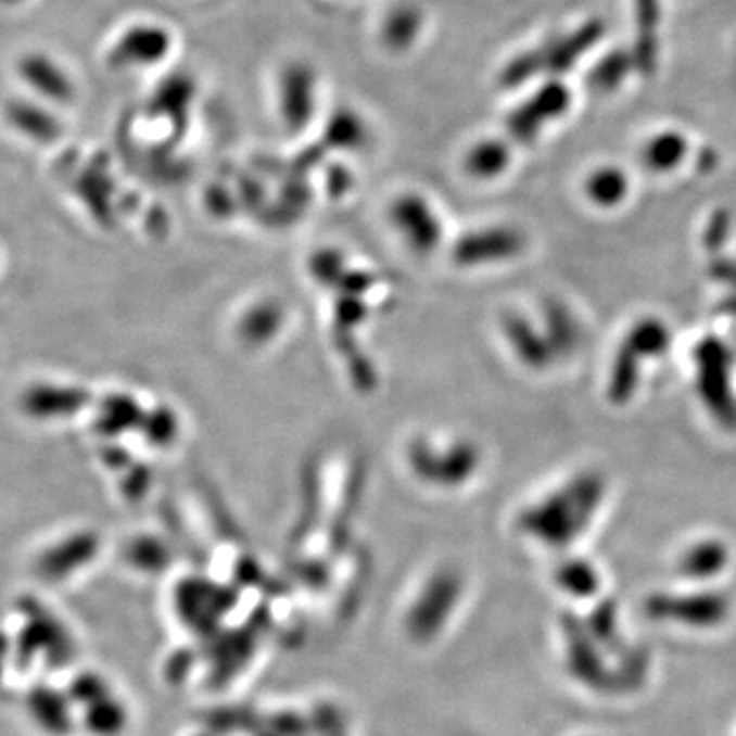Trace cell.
I'll return each instance as SVG.
<instances>
[{"label":"cell","instance_id":"6","mask_svg":"<svg viewBox=\"0 0 736 736\" xmlns=\"http://www.w3.org/2000/svg\"><path fill=\"white\" fill-rule=\"evenodd\" d=\"M173 46V37L158 25L131 27L113 48V64L119 68L152 66L164 60Z\"/></svg>","mask_w":736,"mask_h":736},{"label":"cell","instance_id":"5","mask_svg":"<svg viewBox=\"0 0 736 736\" xmlns=\"http://www.w3.org/2000/svg\"><path fill=\"white\" fill-rule=\"evenodd\" d=\"M571 106V94L561 83L538 88L532 99L518 106L508 119L509 134L522 143L536 140L546 123L562 117Z\"/></svg>","mask_w":736,"mask_h":736},{"label":"cell","instance_id":"7","mask_svg":"<svg viewBox=\"0 0 736 736\" xmlns=\"http://www.w3.org/2000/svg\"><path fill=\"white\" fill-rule=\"evenodd\" d=\"M281 111L291 127H303L316 111V74L305 64H293L281 76Z\"/></svg>","mask_w":736,"mask_h":736},{"label":"cell","instance_id":"26","mask_svg":"<svg viewBox=\"0 0 736 736\" xmlns=\"http://www.w3.org/2000/svg\"><path fill=\"white\" fill-rule=\"evenodd\" d=\"M710 275H712L716 281L726 282V284H731L733 289H736L735 261H726V258L714 261L712 266H710Z\"/></svg>","mask_w":736,"mask_h":736},{"label":"cell","instance_id":"21","mask_svg":"<svg viewBox=\"0 0 736 736\" xmlns=\"http://www.w3.org/2000/svg\"><path fill=\"white\" fill-rule=\"evenodd\" d=\"M555 581L564 594L578 597V599H589L596 596L601 585L596 567L583 559L562 561L555 571Z\"/></svg>","mask_w":736,"mask_h":736},{"label":"cell","instance_id":"20","mask_svg":"<svg viewBox=\"0 0 736 736\" xmlns=\"http://www.w3.org/2000/svg\"><path fill=\"white\" fill-rule=\"evenodd\" d=\"M629 176L616 166H604L592 173L585 182V193L599 207H616L629 194Z\"/></svg>","mask_w":736,"mask_h":736},{"label":"cell","instance_id":"10","mask_svg":"<svg viewBox=\"0 0 736 736\" xmlns=\"http://www.w3.org/2000/svg\"><path fill=\"white\" fill-rule=\"evenodd\" d=\"M601 29L604 27H601L599 21H592V23L583 25L573 36L561 39V41H555L546 48H541L544 71L562 74V72L573 68V64L578 62L579 58L587 52L601 37Z\"/></svg>","mask_w":736,"mask_h":736},{"label":"cell","instance_id":"25","mask_svg":"<svg viewBox=\"0 0 736 736\" xmlns=\"http://www.w3.org/2000/svg\"><path fill=\"white\" fill-rule=\"evenodd\" d=\"M541 71H544L543 52L541 50L518 55L516 60L509 62L506 71L502 74V85L508 88L520 87L522 83H526Z\"/></svg>","mask_w":736,"mask_h":736},{"label":"cell","instance_id":"2","mask_svg":"<svg viewBox=\"0 0 736 736\" xmlns=\"http://www.w3.org/2000/svg\"><path fill=\"white\" fill-rule=\"evenodd\" d=\"M698 393L706 409L728 430H736V395L733 391V354L728 346L708 335L694 351Z\"/></svg>","mask_w":736,"mask_h":736},{"label":"cell","instance_id":"17","mask_svg":"<svg viewBox=\"0 0 736 736\" xmlns=\"http://www.w3.org/2000/svg\"><path fill=\"white\" fill-rule=\"evenodd\" d=\"M423 15L414 4H402L389 13L383 23V41L389 50H407L411 48L421 34Z\"/></svg>","mask_w":736,"mask_h":736},{"label":"cell","instance_id":"23","mask_svg":"<svg viewBox=\"0 0 736 736\" xmlns=\"http://www.w3.org/2000/svg\"><path fill=\"white\" fill-rule=\"evenodd\" d=\"M62 706L55 698L52 689H31L27 696V712L31 720L48 731V733H58L64 726V714L60 712Z\"/></svg>","mask_w":736,"mask_h":736},{"label":"cell","instance_id":"14","mask_svg":"<svg viewBox=\"0 0 736 736\" xmlns=\"http://www.w3.org/2000/svg\"><path fill=\"white\" fill-rule=\"evenodd\" d=\"M650 650L643 645H629L613 661V696L636 694L647 684L650 673Z\"/></svg>","mask_w":736,"mask_h":736},{"label":"cell","instance_id":"22","mask_svg":"<svg viewBox=\"0 0 736 736\" xmlns=\"http://www.w3.org/2000/svg\"><path fill=\"white\" fill-rule=\"evenodd\" d=\"M509 162V148L499 140H485L477 143L467 156V168L474 176L487 178L506 170Z\"/></svg>","mask_w":736,"mask_h":736},{"label":"cell","instance_id":"13","mask_svg":"<svg viewBox=\"0 0 736 736\" xmlns=\"http://www.w3.org/2000/svg\"><path fill=\"white\" fill-rule=\"evenodd\" d=\"M544 321H546V340L553 351L559 356H569L578 351L583 332L575 316L562 305L561 301H546L544 305Z\"/></svg>","mask_w":736,"mask_h":736},{"label":"cell","instance_id":"19","mask_svg":"<svg viewBox=\"0 0 736 736\" xmlns=\"http://www.w3.org/2000/svg\"><path fill=\"white\" fill-rule=\"evenodd\" d=\"M624 344L631 346L632 351L636 352L643 360L647 358H657L663 356L669 346H671V332L667 328L665 321L657 319V317H645L640 321H636L631 328V332L626 333Z\"/></svg>","mask_w":736,"mask_h":736},{"label":"cell","instance_id":"8","mask_svg":"<svg viewBox=\"0 0 736 736\" xmlns=\"http://www.w3.org/2000/svg\"><path fill=\"white\" fill-rule=\"evenodd\" d=\"M524 250V236L511 228H495L469 236L460 245V258L465 263L504 261Z\"/></svg>","mask_w":736,"mask_h":736},{"label":"cell","instance_id":"3","mask_svg":"<svg viewBox=\"0 0 736 736\" xmlns=\"http://www.w3.org/2000/svg\"><path fill=\"white\" fill-rule=\"evenodd\" d=\"M561 634L564 663L571 677L592 691L613 696L612 663H608L606 650L597 645L592 632L587 631L585 618L578 613H562Z\"/></svg>","mask_w":736,"mask_h":736},{"label":"cell","instance_id":"24","mask_svg":"<svg viewBox=\"0 0 736 736\" xmlns=\"http://www.w3.org/2000/svg\"><path fill=\"white\" fill-rule=\"evenodd\" d=\"M632 64H634V60L629 53H608L604 60H599V64L589 74V85L599 92H610L613 88L622 85V80L631 72Z\"/></svg>","mask_w":736,"mask_h":736},{"label":"cell","instance_id":"4","mask_svg":"<svg viewBox=\"0 0 736 736\" xmlns=\"http://www.w3.org/2000/svg\"><path fill=\"white\" fill-rule=\"evenodd\" d=\"M733 612V599L724 592L696 594H652L645 601V613L657 622H673L689 629H716Z\"/></svg>","mask_w":736,"mask_h":736},{"label":"cell","instance_id":"16","mask_svg":"<svg viewBox=\"0 0 736 736\" xmlns=\"http://www.w3.org/2000/svg\"><path fill=\"white\" fill-rule=\"evenodd\" d=\"M640 365L643 358L626 346L624 342L616 352L613 358L612 372H610V383H608V397L616 405H624L634 397V391L638 386V375H640Z\"/></svg>","mask_w":736,"mask_h":736},{"label":"cell","instance_id":"15","mask_svg":"<svg viewBox=\"0 0 736 736\" xmlns=\"http://www.w3.org/2000/svg\"><path fill=\"white\" fill-rule=\"evenodd\" d=\"M687 156V140L680 131H663L652 136L643 148V162L650 173H671Z\"/></svg>","mask_w":736,"mask_h":736},{"label":"cell","instance_id":"1","mask_svg":"<svg viewBox=\"0 0 736 736\" xmlns=\"http://www.w3.org/2000/svg\"><path fill=\"white\" fill-rule=\"evenodd\" d=\"M604 495L606 483L601 474H578L561 490L530 506L520 518V526L538 543L567 548L592 524Z\"/></svg>","mask_w":736,"mask_h":736},{"label":"cell","instance_id":"27","mask_svg":"<svg viewBox=\"0 0 736 736\" xmlns=\"http://www.w3.org/2000/svg\"><path fill=\"white\" fill-rule=\"evenodd\" d=\"M11 652H13V645L9 643V638L7 636H2L0 634V677H2V669H4V665H7V661H9V657H11Z\"/></svg>","mask_w":736,"mask_h":736},{"label":"cell","instance_id":"9","mask_svg":"<svg viewBox=\"0 0 736 736\" xmlns=\"http://www.w3.org/2000/svg\"><path fill=\"white\" fill-rule=\"evenodd\" d=\"M728 562H731L728 546L716 538H708L689 546L680 557L677 567L684 578L691 581H710L719 578L728 567Z\"/></svg>","mask_w":736,"mask_h":736},{"label":"cell","instance_id":"12","mask_svg":"<svg viewBox=\"0 0 736 736\" xmlns=\"http://www.w3.org/2000/svg\"><path fill=\"white\" fill-rule=\"evenodd\" d=\"M585 624L608 657L616 659L629 649V643L624 640V634L620 631V610L612 597H606L594 606L592 612L585 616Z\"/></svg>","mask_w":736,"mask_h":736},{"label":"cell","instance_id":"11","mask_svg":"<svg viewBox=\"0 0 736 736\" xmlns=\"http://www.w3.org/2000/svg\"><path fill=\"white\" fill-rule=\"evenodd\" d=\"M506 332L518 356L522 358V363H526L528 367L546 368L555 363L557 354L548 344L546 335L536 332L524 317L509 316L506 319Z\"/></svg>","mask_w":736,"mask_h":736},{"label":"cell","instance_id":"18","mask_svg":"<svg viewBox=\"0 0 736 736\" xmlns=\"http://www.w3.org/2000/svg\"><path fill=\"white\" fill-rule=\"evenodd\" d=\"M636 25L640 29L636 39L634 64L636 68L649 72L657 64V25H659V2L636 0Z\"/></svg>","mask_w":736,"mask_h":736}]
</instances>
